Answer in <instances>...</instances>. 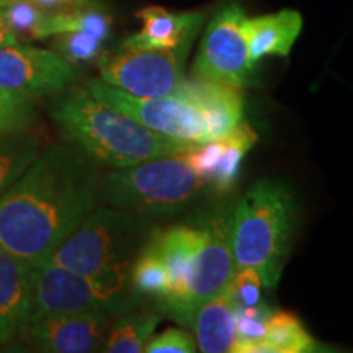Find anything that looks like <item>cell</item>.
<instances>
[{"label": "cell", "instance_id": "17", "mask_svg": "<svg viewBox=\"0 0 353 353\" xmlns=\"http://www.w3.org/2000/svg\"><path fill=\"white\" fill-rule=\"evenodd\" d=\"M196 334V343L205 353H232L236 343V307L231 285L210 301L203 303L190 324Z\"/></svg>", "mask_w": 353, "mask_h": 353}, {"label": "cell", "instance_id": "7", "mask_svg": "<svg viewBox=\"0 0 353 353\" xmlns=\"http://www.w3.org/2000/svg\"><path fill=\"white\" fill-rule=\"evenodd\" d=\"M192 44L185 41L170 50H123L118 54H101L97 63L100 79L136 97H167L182 82Z\"/></svg>", "mask_w": 353, "mask_h": 353}, {"label": "cell", "instance_id": "28", "mask_svg": "<svg viewBox=\"0 0 353 353\" xmlns=\"http://www.w3.org/2000/svg\"><path fill=\"white\" fill-rule=\"evenodd\" d=\"M30 2H33L44 12H59L88 6L92 3V0H30Z\"/></svg>", "mask_w": 353, "mask_h": 353}, {"label": "cell", "instance_id": "21", "mask_svg": "<svg viewBox=\"0 0 353 353\" xmlns=\"http://www.w3.org/2000/svg\"><path fill=\"white\" fill-rule=\"evenodd\" d=\"M131 286L138 296L156 298L164 304L170 296V278L154 237L143 247L131 267Z\"/></svg>", "mask_w": 353, "mask_h": 353}, {"label": "cell", "instance_id": "1", "mask_svg": "<svg viewBox=\"0 0 353 353\" xmlns=\"http://www.w3.org/2000/svg\"><path fill=\"white\" fill-rule=\"evenodd\" d=\"M101 196L97 165L74 145L39 151L0 195V249L41 267L94 213Z\"/></svg>", "mask_w": 353, "mask_h": 353}, {"label": "cell", "instance_id": "18", "mask_svg": "<svg viewBox=\"0 0 353 353\" xmlns=\"http://www.w3.org/2000/svg\"><path fill=\"white\" fill-rule=\"evenodd\" d=\"M70 32H87L101 39H107L112 32V19L94 2L83 7L69 8V10L44 12L37 39L59 37Z\"/></svg>", "mask_w": 353, "mask_h": 353}, {"label": "cell", "instance_id": "2", "mask_svg": "<svg viewBox=\"0 0 353 353\" xmlns=\"http://www.w3.org/2000/svg\"><path fill=\"white\" fill-rule=\"evenodd\" d=\"M143 244L141 219L131 211L107 206L88 216L46 263L87 276L105 311L117 314L139 298L131 286V267Z\"/></svg>", "mask_w": 353, "mask_h": 353}, {"label": "cell", "instance_id": "3", "mask_svg": "<svg viewBox=\"0 0 353 353\" xmlns=\"http://www.w3.org/2000/svg\"><path fill=\"white\" fill-rule=\"evenodd\" d=\"M50 114L64 139L101 167L123 169L179 156L196 145L149 130L120 110L101 103L85 87L57 97Z\"/></svg>", "mask_w": 353, "mask_h": 353}, {"label": "cell", "instance_id": "10", "mask_svg": "<svg viewBox=\"0 0 353 353\" xmlns=\"http://www.w3.org/2000/svg\"><path fill=\"white\" fill-rule=\"evenodd\" d=\"M200 244L192 259L187 290V321L203 303L218 296L231 285L236 263L229 247V219L216 218L205 224Z\"/></svg>", "mask_w": 353, "mask_h": 353}, {"label": "cell", "instance_id": "9", "mask_svg": "<svg viewBox=\"0 0 353 353\" xmlns=\"http://www.w3.org/2000/svg\"><path fill=\"white\" fill-rule=\"evenodd\" d=\"M76 77V65L54 51L20 43L0 48V88L33 99L59 94Z\"/></svg>", "mask_w": 353, "mask_h": 353}, {"label": "cell", "instance_id": "5", "mask_svg": "<svg viewBox=\"0 0 353 353\" xmlns=\"http://www.w3.org/2000/svg\"><path fill=\"white\" fill-rule=\"evenodd\" d=\"M183 154L113 169L101 180V198L136 214L162 216L183 210L206 188Z\"/></svg>", "mask_w": 353, "mask_h": 353}, {"label": "cell", "instance_id": "11", "mask_svg": "<svg viewBox=\"0 0 353 353\" xmlns=\"http://www.w3.org/2000/svg\"><path fill=\"white\" fill-rule=\"evenodd\" d=\"M108 327V312L101 309L63 312L30 322L21 337L41 352L88 353L101 350Z\"/></svg>", "mask_w": 353, "mask_h": 353}, {"label": "cell", "instance_id": "19", "mask_svg": "<svg viewBox=\"0 0 353 353\" xmlns=\"http://www.w3.org/2000/svg\"><path fill=\"white\" fill-rule=\"evenodd\" d=\"M317 342L304 329L301 321L290 312H272L267 335L257 353H309L317 352Z\"/></svg>", "mask_w": 353, "mask_h": 353}, {"label": "cell", "instance_id": "14", "mask_svg": "<svg viewBox=\"0 0 353 353\" xmlns=\"http://www.w3.org/2000/svg\"><path fill=\"white\" fill-rule=\"evenodd\" d=\"M170 95L200 107L208 121L210 141L224 138L242 121L244 97L239 87L206 79H182Z\"/></svg>", "mask_w": 353, "mask_h": 353}, {"label": "cell", "instance_id": "26", "mask_svg": "<svg viewBox=\"0 0 353 353\" xmlns=\"http://www.w3.org/2000/svg\"><path fill=\"white\" fill-rule=\"evenodd\" d=\"M263 283L259 273L252 268H237L231 281L234 306H255L263 303Z\"/></svg>", "mask_w": 353, "mask_h": 353}, {"label": "cell", "instance_id": "24", "mask_svg": "<svg viewBox=\"0 0 353 353\" xmlns=\"http://www.w3.org/2000/svg\"><path fill=\"white\" fill-rule=\"evenodd\" d=\"M7 23L17 39L32 41L38 38L44 10L34 6L30 0H8L6 6Z\"/></svg>", "mask_w": 353, "mask_h": 353}, {"label": "cell", "instance_id": "16", "mask_svg": "<svg viewBox=\"0 0 353 353\" xmlns=\"http://www.w3.org/2000/svg\"><path fill=\"white\" fill-rule=\"evenodd\" d=\"M303 28V17L296 10H281L272 15L244 20L247 50L252 63L265 56L290 54L291 48Z\"/></svg>", "mask_w": 353, "mask_h": 353}, {"label": "cell", "instance_id": "29", "mask_svg": "<svg viewBox=\"0 0 353 353\" xmlns=\"http://www.w3.org/2000/svg\"><path fill=\"white\" fill-rule=\"evenodd\" d=\"M17 43L20 41L17 39L15 34L12 33L10 26L7 23L6 6H0V48L10 46V44H17Z\"/></svg>", "mask_w": 353, "mask_h": 353}, {"label": "cell", "instance_id": "15", "mask_svg": "<svg viewBox=\"0 0 353 353\" xmlns=\"http://www.w3.org/2000/svg\"><path fill=\"white\" fill-rule=\"evenodd\" d=\"M136 17L143 21V28L123 41L126 51L170 50L185 41H195L205 20L203 12L172 13L162 7H145Z\"/></svg>", "mask_w": 353, "mask_h": 353}, {"label": "cell", "instance_id": "12", "mask_svg": "<svg viewBox=\"0 0 353 353\" xmlns=\"http://www.w3.org/2000/svg\"><path fill=\"white\" fill-rule=\"evenodd\" d=\"M97 309L105 311L94 285L87 276L57 265L46 263L34 267L30 322L51 314Z\"/></svg>", "mask_w": 353, "mask_h": 353}, {"label": "cell", "instance_id": "22", "mask_svg": "<svg viewBox=\"0 0 353 353\" xmlns=\"http://www.w3.org/2000/svg\"><path fill=\"white\" fill-rule=\"evenodd\" d=\"M39 154V144L30 131L0 134V195L23 174Z\"/></svg>", "mask_w": 353, "mask_h": 353}, {"label": "cell", "instance_id": "30", "mask_svg": "<svg viewBox=\"0 0 353 353\" xmlns=\"http://www.w3.org/2000/svg\"><path fill=\"white\" fill-rule=\"evenodd\" d=\"M8 0H0V6H7Z\"/></svg>", "mask_w": 353, "mask_h": 353}, {"label": "cell", "instance_id": "27", "mask_svg": "<svg viewBox=\"0 0 353 353\" xmlns=\"http://www.w3.org/2000/svg\"><path fill=\"white\" fill-rule=\"evenodd\" d=\"M144 352L148 353H193L196 352L192 335L182 329H167L164 334L148 342Z\"/></svg>", "mask_w": 353, "mask_h": 353}, {"label": "cell", "instance_id": "4", "mask_svg": "<svg viewBox=\"0 0 353 353\" xmlns=\"http://www.w3.org/2000/svg\"><path fill=\"white\" fill-rule=\"evenodd\" d=\"M298 224L293 190L260 180L237 203L229 219V247L237 268H252L265 288H275L288 259Z\"/></svg>", "mask_w": 353, "mask_h": 353}, {"label": "cell", "instance_id": "6", "mask_svg": "<svg viewBox=\"0 0 353 353\" xmlns=\"http://www.w3.org/2000/svg\"><path fill=\"white\" fill-rule=\"evenodd\" d=\"M87 92L101 103L120 110L149 130L193 144L210 143L208 121L200 107L175 95L144 99L128 94L101 79L85 82Z\"/></svg>", "mask_w": 353, "mask_h": 353}, {"label": "cell", "instance_id": "25", "mask_svg": "<svg viewBox=\"0 0 353 353\" xmlns=\"http://www.w3.org/2000/svg\"><path fill=\"white\" fill-rule=\"evenodd\" d=\"M105 39H101L95 34L87 32H70L59 34L56 41L57 54H61L70 64H82L90 63V61L99 59L101 52V44Z\"/></svg>", "mask_w": 353, "mask_h": 353}, {"label": "cell", "instance_id": "8", "mask_svg": "<svg viewBox=\"0 0 353 353\" xmlns=\"http://www.w3.org/2000/svg\"><path fill=\"white\" fill-rule=\"evenodd\" d=\"M245 19L239 3H228L214 13L203 33L193 76L239 88L245 85L254 69L244 34Z\"/></svg>", "mask_w": 353, "mask_h": 353}, {"label": "cell", "instance_id": "23", "mask_svg": "<svg viewBox=\"0 0 353 353\" xmlns=\"http://www.w3.org/2000/svg\"><path fill=\"white\" fill-rule=\"evenodd\" d=\"M37 121L32 97L0 88V134L30 131Z\"/></svg>", "mask_w": 353, "mask_h": 353}, {"label": "cell", "instance_id": "13", "mask_svg": "<svg viewBox=\"0 0 353 353\" xmlns=\"http://www.w3.org/2000/svg\"><path fill=\"white\" fill-rule=\"evenodd\" d=\"M34 267L0 249V343L21 337L32 317Z\"/></svg>", "mask_w": 353, "mask_h": 353}, {"label": "cell", "instance_id": "20", "mask_svg": "<svg viewBox=\"0 0 353 353\" xmlns=\"http://www.w3.org/2000/svg\"><path fill=\"white\" fill-rule=\"evenodd\" d=\"M161 316L152 312H132L118 317L108 327L101 350L108 353H141L151 341Z\"/></svg>", "mask_w": 353, "mask_h": 353}]
</instances>
